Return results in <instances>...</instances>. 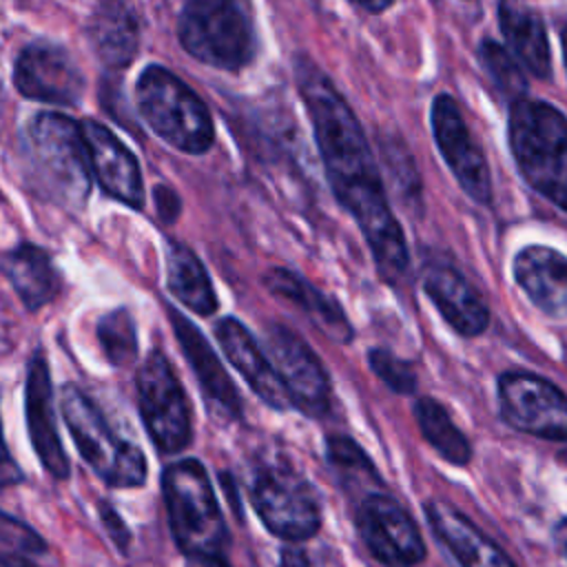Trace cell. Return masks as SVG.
I'll list each match as a JSON object with an SVG mask.
<instances>
[{
  "label": "cell",
  "instance_id": "1",
  "mask_svg": "<svg viewBox=\"0 0 567 567\" xmlns=\"http://www.w3.org/2000/svg\"><path fill=\"white\" fill-rule=\"evenodd\" d=\"M295 78L334 197L359 224L381 277L401 279L410 252L357 115L332 80L306 55H297Z\"/></svg>",
  "mask_w": 567,
  "mask_h": 567
},
{
  "label": "cell",
  "instance_id": "2",
  "mask_svg": "<svg viewBox=\"0 0 567 567\" xmlns=\"http://www.w3.org/2000/svg\"><path fill=\"white\" fill-rule=\"evenodd\" d=\"M22 157L33 188L66 208L91 193V162L82 124L53 111L35 113L22 131Z\"/></svg>",
  "mask_w": 567,
  "mask_h": 567
},
{
  "label": "cell",
  "instance_id": "3",
  "mask_svg": "<svg viewBox=\"0 0 567 567\" xmlns=\"http://www.w3.org/2000/svg\"><path fill=\"white\" fill-rule=\"evenodd\" d=\"M162 494L179 551L188 560L217 567L228 547V527L206 467L197 458L171 463L162 474Z\"/></svg>",
  "mask_w": 567,
  "mask_h": 567
},
{
  "label": "cell",
  "instance_id": "4",
  "mask_svg": "<svg viewBox=\"0 0 567 567\" xmlns=\"http://www.w3.org/2000/svg\"><path fill=\"white\" fill-rule=\"evenodd\" d=\"M507 135L523 179L567 210V117L547 102L520 97L509 106Z\"/></svg>",
  "mask_w": 567,
  "mask_h": 567
},
{
  "label": "cell",
  "instance_id": "5",
  "mask_svg": "<svg viewBox=\"0 0 567 567\" xmlns=\"http://www.w3.org/2000/svg\"><path fill=\"white\" fill-rule=\"evenodd\" d=\"M135 104L148 128L173 148L202 155L213 146L215 126L206 104L168 69L151 64L142 71Z\"/></svg>",
  "mask_w": 567,
  "mask_h": 567
},
{
  "label": "cell",
  "instance_id": "6",
  "mask_svg": "<svg viewBox=\"0 0 567 567\" xmlns=\"http://www.w3.org/2000/svg\"><path fill=\"white\" fill-rule=\"evenodd\" d=\"M182 47L195 60L224 69H244L257 51L255 22L246 0H188L177 22Z\"/></svg>",
  "mask_w": 567,
  "mask_h": 567
},
{
  "label": "cell",
  "instance_id": "7",
  "mask_svg": "<svg viewBox=\"0 0 567 567\" xmlns=\"http://www.w3.org/2000/svg\"><path fill=\"white\" fill-rule=\"evenodd\" d=\"M60 408L80 456L111 487H137L146 481V458L142 450L115 436L97 405L75 385L62 388Z\"/></svg>",
  "mask_w": 567,
  "mask_h": 567
},
{
  "label": "cell",
  "instance_id": "8",
  "mask_svg": "<svg viewBox=\"0 0 567 567\" xmlns=\"http://www.w3.org/2000/svg\"><path fill=\"white\" fill-rule=\"evenodd\" d=\"M248 496L264 527L277 538L299 543L321 527L317 487L286 461H264L252 470Z\"/></svg>",
  "mask_w": 567,
  "mask_h": 567
},
{
  "label": "cell",
  "instance_id": "9",
  "mask_svg": "<svg viewBox=\"0 0 567 567\" xmlns=\"http://www.w3.org/2000/svg\"><path fill=\"white\" fill-rule=\"evenodd\" d=\"M140 412L146 432L162 454H177L193 439L190 410L179 379L162 350H151L137 370Z\"/></svg>",
  "mask_w": 567,
  "mask_h": 567
},
{
  "label": "cell",
  "instance_id": "10",
  "mask_svg": "<svg viewBox=\"0 0 567 567\" xmlns=\"http://www.w3.org/2000/svg\"><path fill=\"white\" fill-rule=\"evenodd\" d=\"M266 352L290 396L295 410L308 419H321L330 410V377L312 348L290 328L270 323L266 328Z\"/></svg>",
  "mask_w": 567,
  "mask_h": 567
},
{
  "label": "cell",
  "instance_id": "11",
  "mask_svg": "<svg viewBox=\"0 0 567 567\" xmlns=\"http://www.w3.org/2000/svg\"><path fill=\"white\" fill-rule=\"evenodd\" d=\"M501 416L514 430L567 441V396L547 379L529 372H505L498 379Z\"/></svg>",
  "mask_w": 567,
  "mask_h": 567
},
{
  "label": "cell",
  "instance_id": "12",
  "mask_svg": "<svg viewBox=\"0 0 567 567\" xmlns=\"http://www.w3.org/2000/svg\"><path fill=\"white\" fill-rule=\"evenodd\" d=\"M357 529L370 554L385 567H414L425 558L416 523L383 492L363 496L357 507Z\"/></svg>",
  "mask_w": 567,
  "mask_h": 567
},
{
  "label": "cell",
  "instance_id": "13",
  "mask_svg": "<svg viewBox=\"0 0 567 567\" xmlns=\"http://www.w3.org/2000/svg\"><path fill=\"white\" fill-rule=\"evenodd\" d=\"M13 84L29 100L73 106L82 100L86 82L66 49L49 40H38L18 53Z\"/></svg>",
  "mask_w": 567,
  "mask_h": 567
},
{
  "label": "cell",
  "instance_id": "14",
  "mask_svg": "<svg viewBox=\"0 0 567 567\" xmlns=\"http://www.w3.org/2000/svg\"><path fill=\"white\" fill-rule=\"evenodd\" d=\"M432 133L436 146L456 177L458 186L478 204L492 202V179L485 155L474 142L456 100L447 93H441L432 102Z\"/></svg>",
  "mask_w": 567,
  "mask_h": 567
},
{
  "label": "cell",
  "instance_id": "15",
  "mask_svg": "<svg viewBox=\"0 0 567 567\" xmlns=\"http://www.w3.org/2000/svg\"><path fill=\"white\" fill-rule=\"evenodd\" d=\"M166 312L173 323L175 337L182 346V352H184L186 361L190 363V370L197 377L199 390L204 394V401H206L210 414H215L217 419H224V421H237L241 416L239 390L235 388L233 379L228 377L221 361L213 352L208 339L175 306L166 303Z\"/></svg>",
  "mask_w": 567,
  "mask_h": 567
},
{
  "label": "cell",
  "instance_id": "16",
  "mask_svg": "<svg viewBox=\"0 0 567 567\" xmlns=\"http://www.w3.org/2000/svg\"><path fill=\"white\" fill-rule=\"evenodd\" d=\"M24 414H27L31 445H33L42 467L53 478H60V481L66 478L71 467H69V458H66L64 445H62L58 427H55L53 385H51L47 359L40 350L33 352V357L29 361V370H27Z\"/></svg>",
  "mask_w": 567,
  "mask_h": 567
},
{
  "label": "cell",
  "instance_id": "17",
  "mask_svg": "<svg viewBox=\"0 0 567 567\" xmlns=\"http://www.w3.org/2000/svg\"><path fill=\"white\" fill-rule=\"evenodd\" d=\"M82 131L89 148L91 171L102 190L131 208H142L144 184L135 155L115 137L111 128L95 120H84Z\"/></svg>",
  "mask_w": 567,
  "mask_h": 567
},
{
  "label": "cell",
  "instance_id": "18",
  "mask_svg": "<svg viewBox=\"0 0 567 567\" xmlns=\"http://www.w3.org/2000/svg\"><path fill=\"white\" fill-rule=\"evenodd\" d=\"M215 337L230 361V365L248 381L250 390L270 408L288 410L292 408L290 396L272 365V361L264 354L261 346L248 332V328L235 319L224 317L215 323Z\"/></svg>",
  "mask_w": 567,
  "mask_h": 567
},
{
  "label": "cell",
  "instance_id": "19",
  "mask_svg": "<svg viewBox=\"0 0 567 567\" xmlns=\"http://www.w3.org/2000/svg\"><path fill=\"white\" fill-rule=\"evenodd\" d=\"M425 516L434 536L461 567H516L492 538L450 503L430 501L425 505Z\"/></svg>",
  "mask_w": 567,
  "mask_h": 567
},
{
  "label": "cell",
  "instance_id": "20",
  "mask_svg": "<svg viewBox=\"0 0 567 567\" xmlns=\"http://www.w3.org/2000/svg\"><path fill=\"white\" fill-rule=\"evenodd\" d=\"M514 279L529 301L554 319L567 317V257L549 246H527L514 257Z\"/></svg>",
  "mask_w": 567,
  "mask_h": 567
},
{
  "label": "cell",
  "instance_id": "21",
  "mask_svg": "<svg viewBox=\"0 0 567 567\" xmlns=\"http://www.w3.org/2000/svg\"><path fill=\"white\" fill-rule=\"evenodd\" d=\"M423 290L441 317L463 337H478L489 323V310L481 295L452 266L439 264L423 272Z\"/></svg>",
  "mask_w": 567,
  "mask_h": 567
},
{
  "label": "cell",
  "instance_id": "22",
  "mask_svg": "<svg viewBox=\"0 0 567 567\" xmlns=\"http://www.w3.org/2000/svg\"><path fill=\"white\" fill-rule=\"evenodd\" d=\"M264 286L281 301L299 308L315 328H319L328 339L348 343L352 341V326L341 310V306L308 284L303 277L288 268H270L264 275Z\"/></svg>",
  "mask_w": 567,
  "mask_h": 567
},
{
  "label": "cell",
  "instance_id": "23",
  "mask_svg": "<svg viewBox=\"0 0 567 567\" xmlns=\"http://www.w3.org/2000/svg\"><path fill=\"white\" fill-rule=\"evenodd\" d=\"M91 42L106 66L122 69L137 53L142 20L133 0H97L91 18Z\"/></svg>",
  "mask_w": 567,
  "mask_h": 567
},
{
  "label": "cell",
  "instance_id": "24",
  "mask_svg": "<svg viewBox=\"0 0 567 567\" xmlns=\"http://www.w3.org/2000/svg\"><path fill=\"white\" fill-rule=\"evenodd\" d=\"M2 268L29 310H40L51 303L60 290V272L51 255L35 244L22 241L11 248L2 259Z\"/></svg>",
  "mask_w": 567,
  "mask_h": 567
},
{
  "label": "cell",
  "instance_id": "25",
  "mask_svg": "<svg viewBox=\"0 0 567 567\" xmlns=\"http://www.w3.org/2000/svg\"><path fill=\"white\" fill-rule=\"evenodd\" d=\"M498 24L514 58L532 75L549 78L551 51H549L547 29L540 16L514 0H503L498 4Z\"/></svg>",
  "mask_w": 567,
  "mask_h": 567
},
{
  "label": "cell",
  "instance_id": "26",
  "mask_svg": "<svg viewBox=\"0 0 567 567\" xmlns=\"http://www.w3.org/2000/svg\"><path fill=\"white\" fill-rule=\"evenodd\" d=\"M166 286L179 303L202 317L217 310L215 288L202 259L179 241H171L166 248Z\"/></svg>",
  "mask_w": 567,
  "mask_h": 567
},
{
  "label": "cell",
  "instance_id": "27",
  "mask_svg": "<svg viewBox=\"0 0 567 567\" xmlns=\"http://www.w3.org/2000/svg\"><path fill=\"white\" fill-rule=\"evenodd\" d=\"M414 419L423 439L452 465H467L472 447L465 434L452 423L447 410L432 396H423L414 403Z\"/></svg>",
  "mask_w": 567,
  "mask_h": 567
},
{
  "label": "cell",
  "instance_id": "28",
  "mask_svg": "<svg viewBox=\"0 0 567 567\" xmlns=\"http://www.w3.org/2000/svg\"><path fill=\"white\" fill-rule=\"evenodd\" d=\"M326 458L334 472V478L343 489H365L368 494L374 487H381L383 481L363 452V447L348 436H332L326 441Z\"/></svg>",
  "mask_w": 567,
  "mask_h": 567
},
{
  "label": "cell",
  "instance_id": "29",
  "mask_svg": "<svg viewBox=\"0 0 567 567\" xmlns=\"http://www.w3.org/2000/svg\"><path fill=\"white\" fill-rule=\"evenodd\" d=\"M97 339L106 354V359L122 368L131 365L137 357V334L133 317L126 308H115L100 317L97 321Z\"/></svg>",
  "mask_w": 567,
  "mask_h": 567
},
{
  "label": "cell",
  "instance_id": "30",
  "mask_svg": "<svg viewBox=\"0 0 567 567\" xmlns=\"http://www.w3.org/2000/svg\"><path fill=\"white\" fill-rule=\"evenodd\" d=\"M478 60L501 95H505L512 104L525 97V75L505 47H501L494 40H483L478 47Z\"/></svg>",
  "mask_w": 567,
  "mask_h": 567
},
{
  "label": "cell",
  "instance_id": "31",
  "mask_svg": "<svg viewBox=\"0 0 567 567\" xmlns=\"http://www.w3.org/2000/svg\"><path fill=\"white\" fill-rule=\"evenodd\" d=\"M372 372L396 394H412L416 390V372L410 361L396 357L390 350L374 348L368 352Z\"/></svg>",
  "mask_w": 567,
  "mask_h": 567
},
{
  "label": "cell",
  "instance_id": "32",
  "mask_svg": "<svg viewBox=\"0 0 567 567\" xmlns=\"http://www.w3.org/2000/svg\"><path fill=\"white\" fill-rule=\"evenodd\" d=\"M44 540L22 520L2 514V556H24L44 551Z\"/></svg>",
  "mask_w": 567,
  "mask_h": 567
},
{
  "label": "cell",
  "instance_id": "33",
  "mask_svg": "<svg viewBox=\"0 0 567 567\" xmlns=\"http://www.w3.org/2000/svg\"><path fill=\"white\" fill-rule=\"evenodd\" d=\"M100 518H102V523H104V527H106V534L111 536V540L117 545V549L120 551H126L128 549V543H131V532H128V527L124 525V520L120 518V514L111 507V503H100Z\"/></svg>",
  "mask_w": 567,
  "mask_h": 567
},
{
  "label": "cell",
  "instance_id": "34",
  "mask_svg": "<svg viewBox=\"0 0 567 567\" xmlns=\"http://www.w3.org/2000/svg\"><path fill=\"white\" fill-rule=\"evenodd\" d=\"M155 204H157V215L164 221H173L179 215V197L166 186L155 188Z\"/></svg>",
  "mask_w": 567,
  "mask_h": 567
},
{
  "label": "cell",
  "instance_id": "35",
  "mask_svg": "<svg viewBox=\"0 0 567 567\" xmlns=\"http://www.w3.org/2000/svg\"><path fill=\"white\" fill-rule=\"evenodd\" d=\"M350 2H354L357 7H361V9L370 11V13H381V11H385L394 0H350Z\"/></svg>",
  "mask_w": 567,
  "mask_h": 567
},
{
  "label": "cell",
  "instance_id": "36",
  "mask_svg": "<svg viewBox=\"0 0 567 567\" xmlns=\"http://www.w3.org/2000/svg\"><path fill=\"white\" fill-rule=\"evenodd\" d=\"M554 540H556V547L560 549V554L567 558V518H563L554 527Z\"/></svg>",
  "mask_w": 567,
  "mask_h": 567
},
{
  "label": "cell",
  "instance_id": "37",
  "mask_svg": "<svg viewBox=\"0 0 567 567\" xmlns=\"http://www.w3.org/2000/svg\"><path fill=\"white\" fill-rule=\"evenodd\" d=\"M0 567H35V565L29 563L24 556H2Z\"/></svg>",
  "mask_w": 567,
  "mask_h": 567
},
{
  "label": "cell",
  "instance_id": "38",
  "mask_svg": "<svg viewBox=\"0 0 567 567\" xmlns=\"http://www.w3.org/2000/svg\"><path fill=\"white\" fill-rule=\"evenodd\" d=\"M563 60H565V69H567V24L563 29Z\"/></svg>",
  "mask_w": 567,
  "mask_h": 567
}]
</instances>
